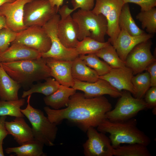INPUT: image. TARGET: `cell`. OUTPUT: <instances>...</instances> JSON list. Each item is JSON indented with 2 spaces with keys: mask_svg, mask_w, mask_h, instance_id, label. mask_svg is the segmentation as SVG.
<instances>
[{
  "mask_svg": "<svg viewBox=\"0 0 156 156\" xmlns=\"http://www.w3.org/2000/svg\"><path fill=\"white\" fill-rule=\"evenodd\" d=\"M112 108L111 104L103 96L87 98L83 93L76 92L70 97L65 108L56 110L48 106L44 109L51 122L57 125L66 119L86 132L90 127H97Z\"/></svg>",
  "mask_w": 156,
  "mask_h": 156,
  "instance_id": "obj_1",
  "label": "cell"
},
{
  "mask_svg": "<svg viewBox=\"0 0 156 156\" xmlns=\"http://www.w3.org/2000/svg\"><path fill=\"white\" fill-rule=\"evenodd\" d=\"M137 125V120L134 118L121 121H112L106 118L97 127V130L109 134L114 148L122 144L137 143L147 146L151 142V139Z\"/></svg>",
  "mask_w": 156,
  "mask_h": 156,
  "instance_id": "obj_2",
  "label": "cell"
},
{
  "mask_svg": "<svg viewBox=\"0 0 156 156\" xmlns=\"http://www.w3.org/2000/svg\"><path fill=\"white\" fill-rule=\"evenodd\" d=\"M47 61V58L41 57L33 60L0 62V65L12 78L24 86L51 77Z\"/></svg>",
  "mask_w": 156,
  "mask_h": 156,
  "instance_id": "obj_3",
  "label": "cell"
},
{
  "mask_svg": "<svg viewBox=\"0 0 156 156\" xmlns=\"http://www.w3.org/2000/svg\"><path fill=\"white\" fill-rule=\"evenodd\" d=\"M72 16L78 26L79 41L89 37L99 42H105L108 23L107 19L103 14H96L92 10L79 9L74 13Z\"/></svg>",
  "mask_w": 156,
  "mask_h": 156,
  "instance_id": "obj_4",
  "label": "cell"
},
{
  "mask_svg": "<svg viewBox=\"0 0 156 156\" xmlns=\"http://www.w3.org/2000/svg\"><path fill=\"white\" fill-rule=\"evenodd\" d=\"M31 96H28L27 107L25 109H21V111L31 125L34 139L47 146H53L58 130L57 125L51 122L41 110L30 105Z\"/></svg>",
  "mask_w": 156,
  "mask_h": 156,
  "instance_id": "obj_5",
  "label": "cell"
},
{
  "mask_svg": "<svg viewBox=\"0 0 156 156\" xmlns=\"http://www.w3.org/2000/svg\"><path fill=\"white\" fill-rule=\"evenodd\" d=\"M114 108L107 112L106 118L112 121H121L134 118L140 112L147 108L144 100L133 97L129 91L122 92Z\"/></svg>",
  "mask_w": 156,
  "mask_h": 156,
  "instance_id": "obj_6",
  "label": "cell"
},
{
  "mask_svg": "<svg viewBox=\"0 0 156 156\" xmlns=\"http://www.w3.org/2000/svg\"><path fill=\"white\" fill-rule=\"evenodd\" d=\"M60 18V15L57 14L42 27L50 39L51 46L48 51L41 53V57L73 61L79 55L75 48H66L60 41L57 35V26Z\"/></svg>",
  "mask_w": 156,
  "mask_h": 156,
  "instance_id": "obj_7",
  "label": "cell"
},
{
  "mask_svg": "<svg viewBox=\"0 0 156 156\" xmlns=\"http://www.w3.org/2000/svg\"><path fill=\"white\" fill-rule=\"evenodd\" d=\"M58 10L48 0H33L24 6V24L27 28L34 26L42 27L57 14Z\"/></svg>",
  "mask_w": 156,
  "mask_h": 156,
  "instance_id": "obj_8",
  "label": "cell"
},
{
  "mask_svg": "<svg viewBox=\"0 0 156 156\" xmlns=\"http://www.w3.org/2000/svg\"><path fill=\"white\" fill-rule=\"evenodd\" d=\"M92 10L94 13L101 14L107 19V34L109 37L108 41L112 45L120 30L119 27V17L124 4L122 0H95Z\"/></svg>",
  "mask_w": 156,
  "mask_h": 156,
  "instance_id": "obj_9",
  "label": "cell"
},
{
  "mask_svg": "<svg viewBox=\"0 0 156 156\" xmlns=\"http://www.w3.org/2000/svg\"><path fill=\"white\" fill-rule=\"evenodd\" d=\"M11 43H18L34 49L41 53L48 51L51 46L50 39L42 27L31 26L18 33Z\"/></svg>",
  "mask_w": 156,
  "mask_h": 156,
  "instance_id": "obj_10",
  "label": "cell"
},
{
  "mask_svg": "<svg viewBox=\"0 0 156 156\" xmlns=\"http://www.w3.org/2000/svg\"><path fill=\"white\" fill-rule=\"evenodd\" d=\"M152 44L150 39L141 42L128 54L125 61V65L131 69L133 75L145 70L148 66L156 61L151 51Z\"/></svg>",
  "mask_w": 156,
  "mask_h": 156,
  "instance_id": "obj_11",
  "label": "cell"
},
{
  "mask_svg": "<svg viewBox=\"0 0 156 156\" xmlns=\"http://www.w3.org/2000/svg\"><path fill=\"white\" fill-rule=\"evenodd\" d=\"M88 140L83 144L85 156H112L113 147L105 133L94 127L89 128L86 132Z\"/></svg>",
  "mask_w": 156,
  "mask_h": 156,
  "instance_id": "obj_12",
  "label": "cell"
},
{
  "mask_svg": "<svg viewBox=\"0 0 156 156\" xmlns=\"http://www.w3.org/2000/svg\"><path fill=\"white\" fill-rule=\"evenodd\" d=\"M32 0H15L0 7V12L5 17L8 28L17 33L27 28L23 23L24 8L26 4Z\"/></svg>",
  "mask_w": 156,
  "mask_h": 156,
  "instance_id": "obj_13",
  "label": "cell"
},
{
  "mask_svg": "<svg viewBox=\"0 0 156 156\" xmlns=\"http://www.w3.org/2000/svg\"><path fill=\"white\" fill-rule=\"evenodd\" d=\"M76 90L84 92L85 97L91 98L107 94L111 97L116 98L121 95L122 91H120L112 86L108 82L99 78L93 82L81 81L74 79L72 87Z\"/></svg>",
  "mask_w": 156,
  "mask_h": 156,
  "instance_id": "obj_14",
  "label": "cell"
},
{
  "mask_svg": "<svg viewBox=\"0 0 156 156\" xmlns=\"http://www.w3.org/2000/svg\"><path fill=\"white\" fill-rule=\"evenodd\" d=\"M131 69L126 66L121 68H112L110 71L99 78L108 82L118 90L130 92L135 97L136 90L131 82L133 76Z\"/></svg>",
  "mask_w": 156,
  "mask_h": 156,
  "instance_id": "obj_15",
  "label": "cell"
},
{
  "mask_svg": "<svg viewBox=\"0 0 156 156\" xmlns=\"http://www.w3.org/2000/svg\"><path fill=\"white\" fill-rule=\"evenodd\" d=\"M60 16L57 26L59 39L66 48H75L79 41L78 25L70 15Z\"/></svg>",
  "mask_w": 156,
  "mask_h": 156,
  "instance_id": "obj_16",
  "label": "cell"
},
{
  "mask_svg": "<svg viewBox=\"0 0 156 156\" xmlns=\"http://www.w3.org/2000/svg\"><path fill=\"white\" fill-rule=\"evenodd\" d=\"M153 36V34L145 32L138 36H132L124 30L120 29L112 45L120 59L125 62L128 54L136 45L151 39Z\"/></svg>",
  "mask_w": 156,
  "mask_h": 156,
  "instance_id": "obj_17",
  "label": "cell"
},
{
  "mask_svg": "<svg viewBox=\"0 0 156 156\" xmlns=\"http://www.w3.org/2000/svg\"><path fill=\"white\" fill-rule=\"evenodd\" d=\"M72 62L47 58V64L50 69L51 76L60 84L73 87L74 79L71 73Z\"/></svg>",
  "mask_w": 156,
  "mask_h": 156,
  "instance_id": "obj_18",
  "label": "cell"
},
{
  "mask_svg": "<svg viewBox=\"0 0 156 156\" xmlns=\"http://www.w3.org/2000/svg\"><path fill=\"white\" fill-rule=\"evenodd\" d=\"M41 57V53L34 49L20 43H11L10 47L0 53V63L33 60Z\"/></svg>",
  "mask_w": 156,
  "mask_h": 156,
  "instance_id": "obj_19",
  "label": "cell"
},
{
  "mask_svg": "<svg viewBox=\"0 0 156 156\" xmlns=\"http://www.w3.org/2000/svg\"><path fill=\"white\" fill-rule=\"evenodd\" d=\"M5 126L8 134L12 135L20 145L35 140L32 128L23 117H17L13 121H6Z\"/></svg>",
  "mask_w": 156,
  "mask_h": 156,
  "instance_id": "obj_20",
  "label": "cell"
},
{
  "mask_svg": "<svg viewBox=\"0 0 156 156\" xmlns=\"http://www.w3.org/2000/svg\"><path fill=\"white\" fill-rule=\"evenodd\" d=\"M21 85L12 78L0 65L1 100H18V91Z\"/></svg>",
  "mask_w": 156,
  "mask_h": 156,
  "instance_id": "obj_21",
  "label": "cell"
},
{
  "mask_svg": "<svg viewBox=\"0 0 156 156\" xmlns=\"http://www.w3.org/2000/svg\"><path fill=\"white\" fill-rule=\"evenodd\" d=\"M73 88L60 85L58 89L52 94L44 98L45 104L54 109L67 106L70 97L76 92Z\"/></svg>",
  "mask_w": 156,
  "mask_h": 156,
  "instance_id": "obj_22",
  "label": "cell"
},
{
  "mask_svg": "<svg viewBox=\"0 0 156 156\" xmlns=\"http://www.w3.org/2000/svg\"><path fill=\"white\" fill-rule=\"evenodd\" d=\"M71 73L74 79L81 81L93 82L99 79L97 73L88 66L79 56L73 61Z\"/></svg>",
  "mask_w": 156,
  "mask_h": 156,
  "instance_id": "obj_23",
  "label": "cell"
},
{
  "mask_svg": "<svg viewBox=\"0 0 156 156\" xmlns=\"http://www.w3.org/2000/svg\"><path fill=\"white\" fill-rule=\"evenodd\" d=\"M120 29L125 31L132 36L141 35L145 32L137 25L131 15L128 3L124 4L118 21Z\"/></svg>",
  "mask_w": 156,
  "mask_h": 156,
  "instance_id": "obj_24",
  "label": "cell"
},
{
  "mask_svg": "<svg viewBox=\"0 0 156 156\" xmlns=\"http://www.w3.org/2000/svg\"><path fill=\"white\" fill-rule=\"evenodd\" d=\"M44 144L34 140L25 143L19 146L8 147L5 149L8 154L14 153L17 156H44Z\"/></svg>",
  "mask_w": 156,
  "mask_h": 156,
  "instance_id": "obj_25",
  "label": "cell"
},
{
  "mask_svg": "<svg viewBox=\"0 0 156 156\" xmlns=\"http://www.w3.org/2000/svg\"><path fill=\"white\" fill-rule=\"evenodd\" d=\"M147 146L139 143L129 144L119 146L114 148L113 155L115 156H151Z\"/></svg>",
  "mask_w": 156,
  "mask_h": 156,
  "instance_id": "obj_26",
  "label": "cell"
},
{
  "mask_svg": "<svg viewBox=\"0 0 156 156\" xmlns=\"http://www.w3.org/2000/svg\"><path fill=\"white\" fill-rule=\"evenodd\" d=\"M45 80L46 81L44 83H39L32 85L29 89L24 91L22 95V98H24L35 93H42L46 96H48L58 89L60 84L55 79L50 77Z\"/></svg>",
  "mask_w": 156,
  "mask_h": 156,
  "instance_id": "obj_27",
  "label": "cell"
},
{
  "mask_svg": "<svg viewBox=\"0 0 156 156\" xmlns=\"http://www.w3.org/2000/svg\"><path fill=\"white\" fill-rule=\"evenodd\" d=\"M95 54L103 60L112 68L126 66L125 62L120 59L115 48L111 44L101 49Z\"/></svg>",
  "mask_w": 156,
  "mask_h": 156,
  "instance_id": "obj_28",
  "label": "cell"
},
{
  "mask_svg": "<svg viewBox=\"0 0 156 156\" xmlns=\"http://www.w3.org/2000/svg\"><path fill=\"white\" fill-rule=\"evenodd\" d=\"M110 44L108 41L102 42L86 37L79 41L75 49L79 55L95 54L101 49Z\"/></svg>",
  "mask_w": 156,
  "mask_h": 156,
  "instance_id": "obj_29",
  "label": "cell"
},
{
  "mask_svg": "<svg viewBox=\"0 0 156 156\" xmlns=\"http://www.w3.org/2000/svg\"><path fill=\"white\" fill-rule=\"evenodd\" d=\"M79 57L88 66L94 69L99 76L105 75L112 68L106 62L100 60L95 54L80 55Z\"/></svg>",
  "mask_w": 156,
  "mask_h": 156,
  "instance_id": "obj_30",
  "label": "cell"
},
{
  "mask_svg": "<svg viewBox=\"0 0 156 156\" xmlns=\"http://www.w3.org/2000/svg\"><path fill=\"white\" fill-rule=\"evenodd\" d=\"M25 103L24 98L15 101H0V116H9L16 117H24L21 107Z\"/></svg>",
  "mask_w": 156,
  "mask_h": 156,
  "instance_id": "obj_31",
  "label": "cell"
},
{
  "mask_svg": "<svg viewBox=\"0 0 156 156\" xmlns=\"http://www.w3.org/2000/svg\"><path fill=\"white\" fill-rule=\"evenodd\" d=\"M136 18L142 24L143 29L146 28L148 34L156 32V8L155 7L146 11H141L136 16Z\"/></svg>",
  "mask_w": 156,
  "mask_h": 156,
  "instance_id": "obj_32",
  "label": "cell"
},
{
  "mask_svg": "<svg viewBox=\"0 0 156 156\" xmlns=\"http://www.w3.org/2000/svg\"><path fill=\"white\" fill-rule=\"evenodd\" d=\"M131 82L136 90L135 97L137 98L142 99L151 87L149 74L147 71L138 74L136 76H133Z\"/></svg>",
  "mask_w": 156,
  "mask_h": 156,
  "instance_id": "obj_33",
  "label": "cell"
},
{
  "mask_svg": "<svg viewBox=\"0 0 156 156\" xmlns=\"http://www.w3.org/2000/svg\"><path fill=\"white\" fill-rule=\"evenodd\" d=\"M18 33L8 28L0 30V52L1 53L9 47L10 43L16 39Z\"/></svg>",
  "mask_w": 156,
  "mask_h": 156,
  "instance_id": "obj_34",
  "label": "cell"
},
{
  "mask_svg": "<svg viewBox=\"0 0 156 156\" xmlns=\"http://www.w3.org/2000/svg\"><path fill=\"white\" fill-rule=\"evenodd\" d=\"M95 0H71L73 8H69V12L71 14L78 8L87 11L91 10L93 8Z\"/></svg>",
  "mask_w": 156,
  "mask_h": 156,
  "instance_id": "obj_35",
  "label": "cell"
},
{
  "mask_svg": "<svg viewBox=\"0 0 156 156\" xmlns=\"http://www.w3.org/2000/svg\"><path fill=\"white\" fill-rule=\"evenodd\" d=\"M144 100L147 104V108H156V86L151 87L147 90L144 96Z\"/></svg>",
  "mask_w": 156,
  "mask_h": 156,
  "instance_id": "obj_36",
  "label": "cell"
},
{
  "mask_svg": "<svg viewBox=\"0 0 156 156\" xmlns=\"http://www.w3.org/2000/svg\"><path fill=\"white\" fill-rule=\"evenodd\" d=\"M124 4L129 3L137 4L141 8V11H146L156 6V0H122Z\"/></svg>",
  "mask_w": 156,
  "mask_h": 156,
  "instance_id": "obj_37",
  "label": "cell"
},
{
  "mask_svg": "<svg viewBox=\"0 0 156 156\" xmlns=\"http://www.w3.org/2000/svg\"><path fill=\"white\" fill-rule=\"evenodd\" d=\"M145 70L149 74L151 87L156 86V61L148 66Z\"/></svg>",
  "mask_w": 156,
  "mask_h": 156,
  "instance_id": "obj_38",
  "label": "cell"
},
{
  "mask_svg": "<svg viewBox=\"0 0 156 156\" xmlns=\"http://www.w3.org/2000/svg\"><path fill=\"white\" fill-rule=\"evenodd\" d=\"M7 116H1L0 117V143L3 142L4 139L8 134L5 126Z\"/></svg>",
  "mask_w": 156,
  "mask_h": 156,
  "instance_id": "obj_39",
  "label": "cell"
},
{
  "mask_svg": "<svg viewBox=\"0 0 156 156\" xmlns=\"http://www.w3.org/2000/svg\"><path fill=\"white\" fill-rule=\"evenodd\" d=\"M53 7H56L59 10L63 5L64 0H48Z\"/></svg>",
  "mask_w": 156,
  "mask_h": 156,
  "instance_id": "obj_40",
  "label": "cell"
},
{
  "mask_svg": "<svg viewBox=\"0 0 156 156\" xmlns=\"http://www.w3.org/2000/svg\"><path fill=\"white\" fill-rule=\"evenodd\" d=\"M8 28L5 16L0 12V30Z\"/></svg>",
  "mask_w": 156,
  "mask_h": 156,
  "instance_id": "obj_41",
  "label": "cell"
},
{
  "mask_svg": "<svg viewBox=\"0 0 156 156\" xmlns=\"http://www.w3.org/2000/svg\"><path fill=\"white\" fill-rule=\"evenodd\" d=\"M15 0H0V7L5 3L12 2Z\"/></svg>",
  "mask_w": 156,
  "mask_h": 156,
  "instance_id": "obj_42",
  "label": "cell"
},
{
  "mask_svg": "<svg viewBox=\"0 0 156 156\" xmlns=\"http://www.w3.org/2000/svg\"><path fill=\"white\" fill-rule=\"evenodd\" d=\"M3 142L0 143V156H4L3 148Z\"/></svg>",
  "mask_w": 156,
  "mask_h": 156,
  "instance_id": "obj_43",
  "label": "cell"
},
{
  "mask_svg": "<svg viewBox=\"0 0 156 156\" xmlns=\"http://www.w3.org/2000/svg\"></svg>",
  "mask_w": 156,
  "mask_h": 156,
  "instance_id": "obj_44",
  "label": "cell"
}]
</instances>
